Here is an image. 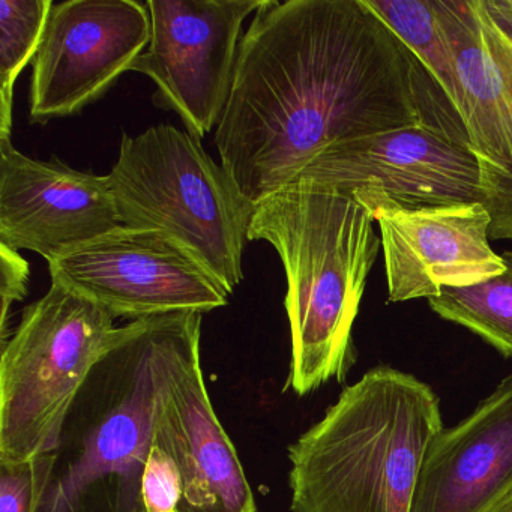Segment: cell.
<instances>
[{
    "label": "cell",
    "instance_id": "12",
    "mask_svg": "<svg viewBox=\"0 0 512 512\" xmlns=\"http://www.w3.org/2000/svg\"><path fill=\"white\" fill-rule=\"evenodd\" d=\"M352 194L379 224L389 302L428 301L445 287L473 286L505 272L481 202L404 208L376 188Z\"/></svg>",
    "mask_w": 512,
    "mask_h": 512
},
{
    "label": "cell",
    "instance_id": "18",
    "mask_svg": "<svg viewBox=\"0 0 512 512\" xmlns=\"http://www.w3.org/2000/svg\"><path fill=\"white\" fill-rule=\"evenodd\" d=\"M53 5V0L0 2V140L11 139L14 85L37 55Z\"/></svg>",
    "mask_w": 512,
    "mask_h": 512
},
{
    "label": "cell",
    "instance_id": "20",
    "mask_svg": "<svg viewBox=\"0 0 512 512\" xmlns=\"http://www.w3.org/2000/svg\"><path fill=\"white\" fill-rule=\"evenodd\" d=\"M143 512H179L184 500V481L170 452L152 439L140 490Z\"/></svg>",
    "mask_w": 512,
    "mask_h": 512
},
{
    "label": "cell",
    "instance_id": "14",
    "mask_svg": "<svg viewBox=\"0 0 512 512\" xmlns=\"http://www.w3.org/2000/svg\"><path fill=\"white\" fill-rule=\"evenodd\" d=\"M121 226L109 178L0 140V244L47 262Z\"/></svg>",
    "mask_w": 512,
    "mask_h": 512
},
{
    "label": "cell",
    "instance_id": "2",
    "mask_svg": "<svg viewBox=\"0 0 512 512\" xmlns=\"http://www.w3.org/2000/svg\"><path fill=\"white\" fill-rule=\"evenodd\" d=\"M376 221L352 193L301 181L257 203L248 241L271 244L287 278L292 335L287 386L299 397L356 362L353 325L382 241Z\"/></svg>",
    "mask_w": 512,
    "mask_h": 512
},
{
    "label": "cell",
    "instance_id": "5",
    "mask_svg": "<svg viewBox=\"0 0 512 512\" xmlns=\"http://www.w3.org/2000/svg\"><path fill=\"white\" fill-rule=\"evenodd\" d=\"M107 178L122 226L172 236L232 295L244 280L242 256L256 206L202 140L167 124L124 134Z\"/></svg>",
    "mask_w": 512,
    "mask_h": 512
},
{
    "label": "cell",
    "instance_id": "1",
    "mask_svg": "<svg viewBox=\"0 0 512 512\" xmlns=\"http://www.w3.org/2000/svg\"><path fill=\"white\" fill-rule=\"evenodd\" d=\"M422 124L469 145L448 98L367 0H266L239 46L215 143L256 206L341 143Z\"/></svg>",
    "mask_w": 512,
    "mask_h": 512
},
{
    "label": "cell",
    "instance_id": "17",
    "mask_svg": "<svg viewBox=\"0 0 512 512\" xmlns=\"http://www.w3.org/2000/svg\"><path fill=\"white\" fill-rule=\"evenodd\" d=\"M505 272L467 287H445L428 299L431 310L469 329L505 358H512V251H505Z\"/></svg>",
    "mask_w": 512,
    "mask_h": 512
},
{
    "label": "cell",
    "instance_id": "7",
    "mask_svg": "<svg viewBox=\"0 0 512 512\" xmlns=\"http://www.w3.org/2000/svg\"><path fill=\"white\" fill-rule=\"evenodd\" d=\"M202 317L172 313L152 319L154 436L175 458L184 481L179 512H257L241 458L206 388Z\"/></svg>",
    "mask_w": 512,
    "mask_h": 512
},
{
    "label": "cell",
    "instance_id": "21",
    "mask_svg": "<svg viewBox=\"0 0 512 512\" xmlns=\"http://www.w3.org/2000/svg\"><path fill=\"white\" fill-rule=\"evenodd\" d=\"M0 298H2V319H0V343H7L8 319L13 304L23 301L28 295L29 263L19 251L0 244ZM0 344V346H2Z\"/></svg>",
    "mask_w": 512,
    "mask_h": 512
},
{
    "label": "cell",
    "instance_id": "11",
    "mask_svg": "<svg viewBox=\"0 0 512 512\" xmlns=\"http://www.w3.org/2000/svg\"><path fill=\"white\" fill-rule=\"evenodd\" d=\"M151 28L146 4L136 0L53 5L32 61V122L76 115L103 97L145 52Z\"/></svg>",
    "mask_w": 512,
    "mask_h": 512
},
{
    "label": "cell",
    "instance_id": "10",
    "mask_svg": "<svg viewBox=\"0 0 512 512\" xmlns=\"http://www.w3.org/2000/svg\"><path fill=\"white\" fill-rule=\"evenodd\" d=\"M266 0H148L151 41L130 71L157 85L154 103L202 140L229 103L245 19Z\"/></svg>",
    "mask_w": 512,
    "mask_h": 512
},
{
    "label": "cell",
    "instance_id": "3",
    "mask_svg": "<svg viewBox=\"0 0 512 512\" xmlns=\"http://www.w3.org/2000/svg\"><path fill=\"white\" fill-rule=\"evenodd\" d=\"M442 430L427 383L371 368L287 449L290 509L410 512L425 451Z\"/></svg>",
    "mask_w": 512,
    "mask_h": 512
},
{
    "label": "cell",
    "instance_id": "13",
    "mask_svg": "<svg viewBox=\"0 0 512 512\" xmlns=\"http://www.w3.org/2000/svg\"><path fill=\"white\" fill-rule=\"evenodd\" d=\"M376 188L404 208L481 202V173L466 142L434 125H410L341 143L298 182Z\"/></svg>",
    "mask_w": 512,
    "mask_h": 512
},
{
    "label": "cell",
    "instance_id": "9",
    "mask_svg": "<svg viewBox=\"0 0 512 512\" xmlns=\"http://www.w3.org/2000/svg\"><path fill=\"white\" fill-rule=\"evenodd\" d=\"M52 283L113 317L209 313L229 304L226 287L194 254L160 230L119 226L49 262Z\"/></svg>",
    "mask_w": 512,
    "mask_h": 512
},
{
    "label": "cell",
    "instance_id": "6",
    "mask_svg": "<svg viewBox=\"0 0 512 512\" xmlns=\"http://www.w3.org/2000/svg\"><path fill=\"white\" fill-rule=\"evenodd\" d=\"M128 325L62 284L22 311L0 353V463L58 448L68 415L95 368L127 338Z\"/></svg>",
    "mask_w": 512,
    "mask_h": 512
},
{
    "label": "cell",
    "instance_id": "22",
    "mask_svg": "<svg viewBox=\"0 0 512 512\" xmlns=\"http://www.w3.org/2000/svg\"><path fill=\"white\" fill-rule=\"evenodd\" d=\"M491 512H512V494L509 497H506L500 505H497L496 508Z\"/></svg>",
    "mask_w": 512,
    "mask_h": 512
},
{
    "label": "cell",
    "instance_id": "15",
    "mask_svg": "<svg viewBox=\"0 0 512 512\" xmlns=\"http://www.w3.org/2000/svg\"><path fill=\"white\" fill-rule=\"evenodd\" d=\"M512 494V376L425 451L410 512H491Z\"/></svg>",
    "mask_w": 512,
    "mask_h": 512
},
{
    "label": "cell",
    "instance_id": "4",
    "mask_svg": "<svg viewBox=\"0 0 512 512\" xmlns=\"http://www.w3.org/2000/svg\"><path fill=\"white\" fill-rule=\"evenodd\" d=\"M154 317L128 323L127 338L89 377L52 452L37 512H143L154 439Z\"/></svg>",
    "mask_w": 512,
    "mask_h": 512
},
{
    "label": "cell",
    "instance_id": "19",
    "mask_svg": "<svg viewBox=\"0 0 512 512\" xmlns=\"http://www.w3.org/2000/svg\"><path fill=\"white\" fill-rule=\"evenodd\" d=\"M52 460L50 452L22 463H0V512H37Z\"/></svg>",
    "mask_w": 512,
    "mask_h": 512
},
{
    "label": "cell",
    "instance_id": "8",
    "mask_svg": "<svg viewBox=\"0 0 512 512\" xmlns=\"http://www.w3.org/2000/svg\"><path fill=\"white\" fill-rule=\"evenodd\" d=\"M457 62L458 115L481 173L491 241H512V0H436Z\"/></svg>",
    "mask_w": 512,
    "mask_h": 512
},
{
    "label": "cell",
    "instance_id": "16",
    "mask_svg": "<svg viewBox=\"0 0 512 512\" xmlns=\"http://www.w3.org/2000/svg\"><path fill=\"white\" fill-rule=\"evenodd\" d=\"M367 4L424 65L458 113L457 62L440 23L436 0H367Z\"/></svg>",
    "mask_w": 512,
    "mask_h": 512
}]
</instances>
